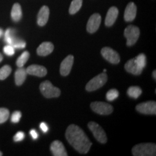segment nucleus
<instances>
[{
  "label": "nucleus",
  "instance_id": "f257e3e1",
  "mask_svg": "<svg viewBox=\"0 0 156 156\" xmlns=\"http://www.w3.org/2000/svg\"><path fill=\"white\" fill-rule=\"evenodd\" d=\"M66 137L69 144L82 154L88 153L92 145V143L83 129L75 124H71L68 127Z\"/></svg>",
  "mask_w": 156,
  "mask_h": 156
},
{
  "label": "nucleus",
  "instance_id": "f03ea898",
  "mask_svg": "<svg viewBox=\"0 0 156 156\" xmlns=\"http://www.w3.org/2000/svg\"><path fill=\"white\" fill-rule=\"evenodd\" d=\"M132 153L134 156H156V144L152 143L138 144L133 147Z\"/></svg>",
  "mask_w": 156,
  "mask_h": 156
},
{
  "label": "nucleus",
  "instance_id": "7ed1b4c3",
  "mask_svg": "<svg viewBox=\"0 0 156 156\" xmlns=\"http://www.w3.org/2000/svg\"><path fill=\"white\" fill-rule=\"evenodd\" d=\"M39 88L42 94L48 98L58 97L61 94L60 90L55 87L50 81L48 80L45 81L41 84Z\"/></svg>",
  "mask_w": 156,
  "mask_h": 156
},
{
  "label": "nucleus",
  "instance_id": "20e7f679",
  "mask_svg": "<svg viewBox=\"0 0 156 156\" xmlns=\"http://www.w3.org/2000/svg\"><path fill=\"white\" fill-rule=\"evenodd\" d=\"M108 76L105 73H100L91 79L86 86V90L88 91H93L102 87L106 83Z\"/></svg>",
  "mask_w": 156,
  "mask_h": 156
},
{
  "label": "nucleus",
  "instance_id": "39448f33",
  "mask_svg": "<svg viewBox=\"0 0 156 156\" xmlns=\"http://www.w3.org/2000/svg\"><path fill=\"white\" fill-rule=\"evenodd\" d=\"M124 36L127 38V45L131 46L134 45L140 37V29L135 26L130 25L124 30Z\"/></svg>",
  "mask_w": 156,
  "mask_h": 156
},
{
  "label": "nucleus",
  "instance_id": "423d86ee",
  "mask_svg": "<svg viewBox=\"0 0 156 156\" xmlns=\"http://www.w3.org/2000/svg\"><path fill=\"white\" fill-rule=\"evenodd\" d=\"M88 127L92 132L95 138L101 144H105L107 142V136L105 132L100 126L94 122L88 123Z\"/></svg>",
  "mask_w": 156,
  "mask_h": 156
},
{
  "label": "nucleus",
  "instance_id": "0eeeda50",
  "mask_svg": "<svg viewBox=\"0 0 156 156\" xmlns=\"http://www.w3.org/2000/svg\"><path fill=\"white\" fill-rule=\"evenodd\" d=\"M90 107L93 111L101 115H109L113 111V108L111 105L104 102H93L91 104Z\"/></svg>",
  "mask_w": 156,
  "mask_h": 156
},
{
  "label": "nucleus",
  "instance_id": "6e6552de",
  "mask_svg": "<svg viewBox=\"0 0 156 156\" xmlns=\"http://www.w3.org/2000/svg\"><path fill=\"white\" fill-rule=\"evenodd\" d=\"M136 110L145 115H156V102L150 101L140 103L136 106Z\"/></svg>",
  "mask_w": 156,
  "mask_h": 156
},
{
  "label": "nucleus",
  "instance_id": "1a4fd4ad",
  "mask_svg": "<svg viewBox=\"0 0 156 156\" xmlns=\"http://www.w3.org/2000/svg\"><path fill=\"white\" fill-rule=\"evenodd\" d=\"M101 55L108 62L117 64L120 61V57L117 51L109 47H105L101 50Z\"/></svg>",
  "mask_w": 156,
  "mask_h": 156
},
{
  "label": "nucleus",
  "instance_id": "9d476101",
  "mask_svg": "<svg viewBox=\"0 0 156 156\" xmlns=\"http://www.w3.org/2000/svg\"><path fill=\"white\" fill-rule=\"evenodd\" d=\"M101 23V16L98 13H94L90 17L87 24V31L89 33H95L99 28Z\"/></svg>",
  "mask_w": 156,
  "mask_h": 156
},
{
  "label": "nucleus",
  "instance_id": "9b49d317",
  "mask_svg": "<svg viewBox=\"0 0 156 156\" xmlns=\"http://www.w3.org/2000/svg\"><path fill=\"white\" fill-rule=\"evenodd\" d=\"M74 57L73 55H69L62 62L60 72L62 76H66L69 74L73 67Z\"/></svg>",
  "mask_w": 156,
  "mask_h": 156
},
{
  "label": "nucleus",
  "instance_id": "f8f14e48",
  "mask_svg": "<svg viewBox=\"0 0 156 156\" xmlns=\"http://www.w3.org/2000/svg\"><path fill=\"white\" fill-rule=\"evenodd\" d=\"M50 151L55 156H67V151L62 142L56 140L50 145Z\"/></svg>",
  "mask_w": 156,
  "mask_h": 156
},
{
  "label": "nucleus",
  "instance_id": "ddd939ff",
  "mask_svg": "<svg viewBox=\"0 0 156 156\" xmlns=\"http://www.w3.org/2000/svg\"><path fill=\"white\" fill-rule=\"evenodd\" d=\"M26 71L27 74L38 77H44L48 73L45 67L39 65H31L26 69Z\"/></svg>",
  "mask_w": 156,
  "mask_h": 156
},
{
  "label": "nucleus",
  "instance_id": "4468645a",
  "mask_svg": "<svg viewBox=\"0 0 156 156\" xmlns=\"http://www.w3.org/2000/svg\"><path fill=\"white\" fill-rule=\"evenodd\" d=\"M49 9L47 6H43L39 10L37 17V23L39 26H44L47 23L49 16Z\"/></svg>",
  "mask_w": 156,
  "mask_h": 156
},
{
  "label": "nucleus",
  "instance_id": "2eb2a0df",
  "mask_svg": "<svg viewBox=\"0 0 156 156\" xmlns=\"http://www.w3.org/2000/svg\"><path fill=\"white\" fill-rule=\"evenodd\" d=\"M136 15V6L134 2H129L124 12V20L126 22H131L134 20Z\"/></svg>",
  "mask_w": 156,
  "mask_h": 156
},
{
  "label": "nucleus",
  "instance_id": "dca6fc26",
  "mask_svg": "<svg viewBox=\"0 0 156 156\" xmlns=\"http://www.w3.org/2000/svg\"><path fill=\"white\" fill-rule=\"evenodd\" d=\"M54 50V45L50 42H44L37 49V54L40 56H46Z\"/></svg>",
  "mask_w": 156,
  "mask_h": 156
},
{
  "label": "nucleus",
  "instance_id": "f3484780",
  "mask_svg": "<svg viewBox=\"0 0 156 156\" xmlns=\"http://www.w3.org/2000/svg\"><path fill=\"white\" fill-rule=\"evenodd\" d=\"M125 69L129 73L135 75H138L142 73L143 69L140 68L135 62V59L132 58L129 60L124 66Z\"/></svg>",
  "mask_w": 156,
  "mask_h": 156
},
{
  "label": "nucleus",
  "instance_id": "a211bd4d",
  "mask_svg": "<svg viewBox=\"0 0 156 156\" xmlns=\"http://www.w3.org/2000/svg\"><path fill=\"white\" fill-rule=\"evenodd\" d=\"M118 14V9L115 6H112L108 10L105 22L106 26L110 27L115 23Z\"/></svg>",
  "mask_w": 156,
  "mask_h": 156
},
{
  "label": "nucleus",
  "instance_id": "6ab92c4d",
  "mask_svg": "<svg viewBox=\"0 0 156 156\" xmlns=\"http://www.w3.org/2000/svg\"><path fill=\"white\" fill-rule=\"evenodd\" d=\"M27 74L26 69L23 67H19V68L17 69L15 74V79L16 85L20 86L24 82Z\"/></svg>",
  "mask_w": 156,
  "mask_h": 156
},
{
  "label": "nucleus",
  "instance_id": "aec40b11",
  "mask_svg": "<svg viewBox=\"0 0 156 156\" xmlns=\"http://www.w3.org/2000/svg\"><path fill=\"white\" fill-rule=\"evenodd\" d=\"M11 17L14 22H17L20 20L22 17V10L21 6L18 4H15L12 9Z\"/></svg>",
  "mask_w": 156,
  "mask_h": 156
},
{
  "label": "nucleus",
  "instance_id": "412c9836",
  "mask_svg": "<svg viewBox=\"0 0 156 156\" xmlns=\"http://www.w3.org/2000/svg\"><path fill=\"white\" fill-rule=\"evenodd\" d=\"M142 90L138 86H131L127 90V94L129 97L135 99L138 98L142 94Z\"/></svg>",
  "mask_w": 156,
  "mask_h": 156
},
{
  "label": "nucleus",
  "instance_id": "4be33fe9",
  "mask_svg": "<svg viewBox=\"0 0 156 156\" xmlns=\"http://www.w3.org/2000/svg\"><path fill=\"white\" fill-rule=\"evenodd\" d=\"M82 3L83 0H73L69 7V13L73 15L78 12L82 5Z\"/></svg>",
  "mask_w": 156,
  "mask_h": 156
},
{
  "label": "nucleus",
  "instance_id": "5701e85b",
  "mask_svg": "<svg viewBox=\"0 0 156 156\" xmlns=\"http://www.w3.org/2000/svg\"><path fill=\"white\" fill-rule=\"evenodd\" d=\"M30 57V53L27 51H25L23 53L19 58L17 59L16 65L17 67H23L28 61Z\"/></svg>",
  "mask_w": 156,
  "mask_h": 156
},
{
  "label": "nucleus",
  "instance_id": "b1692460",
  "mask_svg": "<svg viewBox=\"0 0 156 156\" xmlns=\"http://www.w3.org/2000/svg\"><path fill=\"white\" fill-rule=\"evenodd\" d=\"M16 38L14 34V31L11 28L7 29L4 34V41L8 45H12L14 39Z\"/></svg>",
  "mask_w": 156,
  "mask_h": 156
},
{
  "label": "nucleus",
  "instance_id": "393cba45",
  "mask_svg": "<svg viewBox=\"0 0 156 156\" xmlns=\"http://www.w3.org/2000/svg\"><path fill=\"white\" fill-rule=\"evenodd\" d=\"M11 67L6 65L0 69V80H4L8 78L11 73Z\"/></svg>",
  "mask_w": 156,
  "mask_h": 156
},
{
  "label": "nucleus",
  "instance_id": "a878e982",
  "mask_svg": "<svg viewBox=\"0 0 156 156\" xmlns=\"http://www.w3.org/2000/svg\"><path fill=\"white\" fill-rule=\"evenodd\" d=\"M135 62L136 63V64L142 69H144L146 64V57L144 54L141 53L138 56H136L135 58H134Z\"/></svg>",
  "mask_w": 156,
  "mask_h": 156
},
{
  "label": "nucleus",
  "instance_id": "bb28decb",
  "mask_svg": "<svg viewBox=\"0 0 156 156\" xmlns=\"http://www.w3.org/2000/svg\"><path fill=\"white\" fill-rule=\"evenodd\" d=\"M9 117V111L6 108H0V124L5 123Z\"/></svg>",
  "mask_w": 156,
  "mask_h": 156
},
{
  "label": "nucleus",
  "instance_id": "cd10ccee",
  "mask_svg": "<svg viewBox=\"0 0 156 156\" xmlns=\"http://www.w3.org/2000/svg\"><path fill=\"white\" fill-rule=\"evenodd\" d=\"M119 93L117 90L115 89L109 90L106 93V99L109 101H112L117 98L119 97Z\"/></svg>",
  "mask_w": 156,
  "mask_h": 156
},
{
  "label": "nucleus",
  "instance_id": "c85d7f7f",
  "mask_svg": "<svg viewBox=\"0 0 156 156\" xmlns=\"http://www.w3.org/2000/svg\"><path fill=\"white\" fill-rule=\"evenodd\" d=\"M26 42L22 39L17 38L16 37L14 39L12 46H13L15 49H23L26 47Z\"/></svg>",
  "mask_w": 156,
  "mask_h": 156
},
{
  "label": "nucleus",
  "instance_id": "c756f323",
  "mask_svg": "<svg viewBox=\"0 0 156 156\" xmlns=\"http://www.w3.org/2000/svg\"><path fill=\"white\" fill-rule=\"evenodd\" d=\"M4 52L6 55L12 56L15 54V48L13 46L11 45H7L4 47Z\"/></svg>",
  "mask_w": 156,
  "mask_h": 156
},
{
  "label": "nucleus",
  "instance_id": "7c9ffc66",
  "mask_svg": "<svg viewBox=\"0 0 156 156\" xmlns=\"http://www.w3.org/2000/svg\"><path fill=\"white\" fill-rule=\"evenodd\" d=\"M22 117V113L20 111L14 112L11 116V122L12 123H18Z\"/></svg>",
  "mask_w": 156,
  "mask_h": 156
},
{
  "label": "nucleus",
  "instance_id": "2f4dec72",
  "mask_svg": "<svg viewBox=\"0 0 156 156\" xmlns=\"http://www.w3.org/2000/svg\"><path fill=\"white\" fill-rule=\"evenodd\" d=\"M25 137V134L22 131H19L13 137V140L15 142H20L24 140Z\"/></svg>",
  "mask_w": 156,
  "mask_h": 156
},
{
  "label": "nucleus",
  "instance_id": "473e14b6",
  "mask_svg": "<svg viewBox=\"0 0 156 156\" xmlns=\"http://www.w3.org/2000/svg\"><path fill=\"white\" fill-rule=\"evenodd\" d=\"M40 128L41 129V130H42L44 133H47V132L48 131V129H49L48 126L47 124H46V123H44V122H42V123L40 124Z\"/></svg>",
  "mask_w": 156,
  "mask_h": 156
},
{
  "label": "nucleus",
  "instance_id": "72a5a7b5",
  "mask_svg": "<svg viewBox=\"0 0 156 156\" xmlns=\"http://www.w3.org/2000/svg\"><path fill=\"white\" fill-rule=\"evenodd\" d=\"M30 134L34 140H37L38 138V134L35 129H31L30 132Z\"/></svg>",
  "mask_w": 156,
  "mask_h": 156
},
{
  "label": "nucleus",
  "instance_id": "f704fd0d",
  "mask_svg": "<svg viewBox=\"0 0 156 156\" xmlns=\"http://www.w3.org/2000/svg\"><path fill=\"white\" fill-rule=\"evenodd\" d=\"M153 77L154 79H156V70H154L153 72Z\"/></svg>",
  "mask_w": 156,
  "mask_h": 156
},
{
  "label": "nucleus",
  "instance_id": "c9c22d12",
  "mask_svg": "<svg viewBox=\"0 0 156 156\" xmlns=\"http://www.w3.org/2000/svg\"><path fill=\"white\" fill-rule=\"evenodd\" d=\"M3 33H4V32H3V30H2V29L0 28V38L2 37V35H3Z\"/></svg>",
  "mask_w": 156,
  "mask_h": 156
},
{
  "label": "nucleus",
  "instance_id": "e433bc0d",
  "mask_svg": "<svg viewBox=\"0 0 156 156\" xmlns=\"http://www.w3.org/2000/svg\"><path fill=\"white\" fill-rule=\"evenodd\" d=\"M2 59H3V57H2V55L0 53V62H2Z\"/></svg>",
  "mask_w": 156,
  "mask_h": 156
},
{
  "label": "nucleus",
  "instance_id": "4c0bfd02",
  "mask_svg": "<svg viewBox=\"0 0 156 156\" xmlns=\"http://www.w3.org/2000/svg\"><path fill=\"white\" fill-rule=\"evenodd\" d=\"M2 156V152H1L0 151V156Z\"/></svg>",
  "mask_w": 156,
  "mask_h": 156
},
{
  "label": "nucleus",
  "instance_id": "58836bf2",
  "mask_svg": "<svg viewBox=\"0 0 156 156\" xmlns=\"http://www.w3.org/2000/svg\"><path fill=\"white\" fill-rule=\"evenodd\" d=\"M106 69H104V73H106Z\"/></svg>",
  "mask_w": 156,
  "mask_h": 156
}]
</instances>
